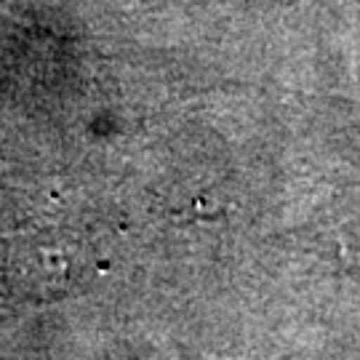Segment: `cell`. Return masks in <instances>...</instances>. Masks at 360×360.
Instances as JSON below:
<instances>
[{
	"label": "cell",
	"mask_w": 360,
	"mask_h": 360,
	"mask_svg": "<svg viewBox=\"0 0 360 360\" xmlns=\"http://www.w3.org/2000/svg\"><path fill=\"white\" fill-rule=\"evenodd\" d=\"M345 257H347L349 270H352V272H355V275L360 278V232L355 235V238H352V240H349L347 254H345Z\"/></svg>",
	"instance_id": "cell-1"
}]
</instances>
